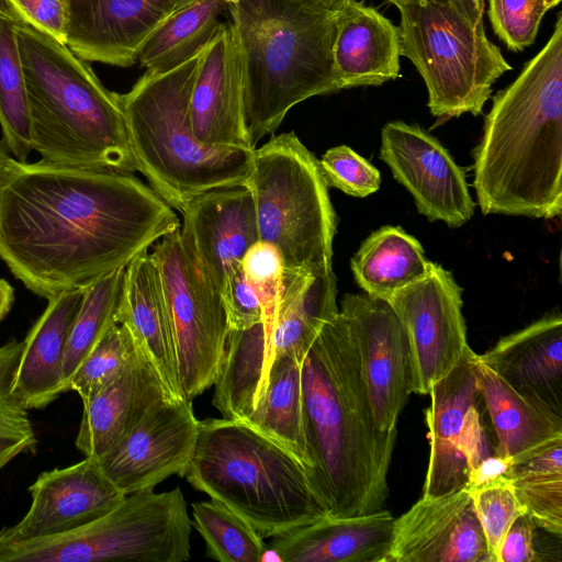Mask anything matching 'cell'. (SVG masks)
Returning a JSON list of instances; mask_svg holds the SVG:
<instances>
[{
    "label": "cell",
    "instance_id": "7",
    "mask_svg": "<svg viewBox=\"0 0 562 562\" xmlns=\"http://www.w3.org/2000/svg\"><path fill=\"white\" fill-rule=\"evenodd\" d=\"M187 481L247 520L262 538L328 514L303 464L241 420H199Z\"/></svg>",
    "mask_w": 562,
    "mask_h": 562
},
{
    "label": "cell",
    "instance_id": "44",
    "mask_svg": "<svg viewBox=\"0 0 562 562\" xmlns=\"http://www.w3.org/2000/svg\"><path fill=\"white\" fill-rule=\"evenodd\" d=\"M482 398L467 412L459 440V451L464 458L469 473L484 459L495 454L486 428L481 419Z\"/></svg>",
    "mask_w": 562,
    "mask_h": 562
},
{
    "label": "cell",
    "instance_id": "14",
    "mask_svg": "<svg viewBox=\"0 0 562 562\" xmlns=\"http://www.w3.org/2000/svg\"><path fill=\"white\" fill-rule=\"evenodd\" d=\"M340 313L352 333L371 408L381 430L396 428L411 389V355L404 327L391 305L348 293Z\"/></svg>",
    "mask_w": 562,
    "mask_h": 562
},
{
    "label": "cell",
    "instance_id": "50",
    "mask_svg": "<svg viewBox=\"0 0 562 562\" xmlns=\"http://www.w3.org/2000/svg\"><path fill=\"white\" fill-rule=\"evenodd\" d=\"M305 1L313 2V3L324 5L327 8H333L336 3H338L341 0H305Z\"/></svg>",
    "mask_w": 562,
    "mask_h": 562
},
{
    "label": "cell",
    "instance_id": "31",
    "mask_svg": "<svg viewBox=\"0 0 562 562\" xmlns=\"http://www.w3.org/2000/svg\"><path fill=\"white\" fill-rule=\"evenodd\" d=\"M224 0H200L175 11L145 41L137 61L149 74L170 71L199 55L216 36Z\"/></svg>",
    "mask_w": 562,
    "mask_h": 562
},
{
    "label": "cell",
    "instance_id": "6",
    "mask_svg": "<svg viewBox=\"0 0 562 562\" xmlns=\"http://www.w3.org/2000/svg\"><path fill=\"white\" fill-rule=\"evenodd\" d=\"M202 52L170 71L145 72L120 94L137 171L179 212L209 190L247 187L252 170L254 149L207 146L192 132L189 103Z\"/></svg>",
    "mask_w": 562,
    "mask_h": 562
},
{
    "label": "cell",
    "instance_id": "2",
    "mask_svg": "<svg viewBox=\"0 0 562 562\" xmlns=\"http://www.w3.org/2000/svg\"><path fill=\"white\" fill-rule=\"evenodd\" d=\"M301 370L313 490L333 516L383 509L397 428L381 430L375 423L356 342L340 311L324 324Z\"/></svg>",
    "mask_w": 562,
    "mask_h": 562
},
{
    "label": "cell",
    "instance_id": "16",
    "mask_svg": "<svg viewBox=\"0 0 562 562\" xmlns=\"http://www.w3.org/2000/svg\"><path fill=\"white\" fill-rule=\"evenodd\" d=\"M29 492V512L16 525L2 528L1 536L34 539L68 532L111 513L126 496L92 458L43 472Z\"/></svg>",
    "mask_w": 562,
    "mask_h": 562
},
{
    "label": "cell",
    "instance_id": "17",
    "mask_svg": "<svg viewBox=\"0 0 562 562\" xmlns=\"http://www.w3.org/2000/svg\"><path fill=\"white\" fill-rule=\"evenodd\" d=\"M244 88L240 47L228 20L203 49L191 90V128L202 144L255 149L247 132Z\"/></svg>",
    "mask_w": 562,
    "mask_h": 562
},
{
    "label": "cell",
    "instance_id": "20",
    "mask_svg": "<svg viewBox=\"0 0 562 562\" xmlns=\"http://www.w3.org/2000/svg\"><path fill=\"white\" fill-rule=\"evenodd\" d=\"M166 397L173 398L136 341L135 353L120 374L97 394L82 401L77 449L86 458L99 461L131 431L151 405Z\"/></svg>",
    "mask_w": 562,
    "mask_h": 562
},
{
    "label": "cell",
    "instance_id": "52",
    "mask_svg": "<svg viewBox=\"0 0 562 562\" xmlns=\"http://www.w3.org/2000/svg\"><path fill=\"white\" fill-rule=\"evenodd\" d=\"M561 0H546L547 9L550 10L559 4Z\"/></svg>",
    "mask_w": 562,
    "mask_h": 562
},
{
    "label": "cell",
    "instance_id": "49",
    "mask_svg": "<svg viewBox=\"0 0 562 562\" xmlns=\"http://www.w3.org/2000/svg\"><path fill=\"white\" fill-rule=\"evenodd\" d=\"M10 156L2 142H0V172Z\"/></svg>",
    "mask_w": 562,
    "mask_h": 562
},
{
    "label": "cell",
    "instance_id": "28",
    "mask_svg": "<svg viewBox=\"0 0 562 562\" xmlns=\"http://www.w3.org/2000/svg\"><path fill=\"white\" fill-rule=\"evenodd\" d=\"M474 374L495 434V454L514 462L562 437V416L516 392L477 355Z\"/></svg>",
    "mask_w": 562,
    "mask_h": 562
},
{
    "label": "cell",
    "instance_id": "47",
    "mask_svg": "<svg viewBox=\"0 0 562 562\" xmlns=\"http://www.w3.org/2000/svg\"><path fill=\"white\" fill-rule=\"evenodd\" d=\"M454 8L462 16L476 24L483 21L484 5L477 0H434Z\"/></svg>",
    "mask_w": 562,
    "mask_h": 562
},
{
    "label": "cell",
    "instance_id": "10",
    "mask_svg": "<svg viewBox=\"0 0 562 562\" xmlns=\"http://www.w3.org/2000/svg\"><path fill=\"white\" fill-rule=\"evenodd\" d=\"M150 255L170 311L180 389L183 397L193 400L214 385L222 366L228 323L221 291L179 229L155 243Z\"/></svg>",
    "mask_w": 562,
    "mask_h": 562
},
{
    "label": "cell",
    "instance_id": "27",
    "mask_svg": "<svg viewBox=\"0 0 562 562\" xmlns=\"http://www.w3.org/2000/svg\"><path fill=\"white\" fill-rule=\"evenodd\" d=\"M334 272L324 276L284 268L273 326L267 345V372L280 355L293 356L302 366L315 337L338 311Z\"/></svg>",
    "mask_w": 562,
    "mask_h": 562
},
{
    "label": "cell",
    "instance_id": "34",
    "mask_svg": "<svg viewBox=\"0 0 562 562\" xmlns=\"http://www.w3.org/2000/svg\"><path fill=\"white\" fill-rule=\"evenodd\" d=\"M125 267L83 286L82 302L71 325L63 363L65 391L69 382L105 333L117 324Z\"/></svg>",
    "mask_w": 562,
    "mask_h": 562
},
{
    "label": "cell",
    "instance_id": "41",
    "mask_svg": "<svg viewBox=\"0 0 562 562\" xmlns=\"http://www.w3.org/2000/svg\"><path fill=\"white\" fill-rule=\"evenodd\" d=\"M328 188L355 198H366L380 189V171L346 145L328 149L319 160Z\"/></svg>",
    "mask_w": 562,
    "mask_h": 562
},
{
    "label": "cell",
    "instance_id": "45",
    "mask_svg": "<svg viewBox=\"0 0 562 562\" xmlns=\"http://www.w3.org/2000/svg\"><path fill=\"white\" fill-rule=\"evenodd\" d=\"M535 529L536 524L529 515L519 516L503 540L498 562L540 561L533 543Z\"/></svg>",
    "mask_w": 562,
    "mask_h": 562
},
{
    "label": "cell",
    "instance_id": "25",
    "mask_svg": "<svg viewBox=\"0 0 562 562\" xmlns=\"http://www.w3.org/2000/svg\"><path fill=\"white\" fill-rule=\"evenodd\" d=\"M117 324L126 326L142 346L170 396L183 398L170 311L159 269L148 250L125 267Z\"/></svg>",
    "mask_w": 562,
    "mask_h": 562
},
{
    "label": "cell",
    "instance_id": "5",
    "mask_svg": "<svg viewBox=\"0 0 562 562\" xmlns=\"http://www.w3.org/2000/svg\"><path fill=\"white\" fill-rule=\"evenodd\" d=\"M243 59L250 144L273 134L300 102L341 89L334 68L335 10L305 0L227 4Z\"/></svg>",
    "mask_w": 562,
    "mask_h": 562
},
{
    "label": "cell",
    "instance_id": "46",
    "mask_svg": "<svg viewBox=\"0 0 562 562\" xmlns=\"http://www.w3.org/2000/svg\"><path fill=\"white\" fill-rule=\"evenodd\" d=\"M513 459L493 454L481 461L470 473L468 477L467 488L472 490L480 487L501 475H506Z\"/></svg>",
    "mask_w": 562,
    "mask_h": 562
},
{
    "label": "cell",
    "instance_id": "1",
    "mask_svg": "<svg viewBox=\"0 0 562 562\" xmlns=\"http://www.w3.org/2000/svg\"><path fill=\"white\" fill-rule=\"evenodd\" d=\"M180 221L132 172L19 161L0 172V258L48 299L126 267Z\"/></svg>",
    "mask_w": 562,
    "mask_h": 562
},
{
    "label": "cell",
    "instance_id": "30",
    "mask_svg": "<svg viewBox=\"0 0 562 562\" xmlns=\"http://www.w3.org/2000/svg\"><path fill=\"white\" fill-rule=\"evenodd\" d=\"M431 262L413 235L397 226H383L363 240L350 267L366 294L387 301L396 291L425 278Z\"/></svg>",
    "mask_w": 562,
    "mask_h": 562
},
{
    "label": "cell",
    "instance_id": "36",
    "mask_svg": "<svg viewBox=\"0 0 562 562\" xmlns=\"http://www.w3.org/2000/svg\"><path fill=\"white\" fill-rule=\"evenodd\" d=\"M23 341L12 339L0 347V471L21 453L34 454L37 439L27 408L12 392Z\"/></svg>",
    "mask_w": 562,
    "mask_h": 562
},
{
    "label": "cell",
    "instance_id": "38",
    "mask_svg": "<svg viewBox=\"0 0 562 562\" xmlns=\"http://www.w3.org/2000/svg\"><path fill=\"white\" fill-rule=\"evenodd\" d=\"M474 512L483 530L491 562H498L503 540L513 522L526 514L510 479L501 475L469 490Z\"/></svg>",
    "mask_w": 562,
    "mask_h": 562
},
{
    "label": "cell",
    "instance_id": "11",
    "mask_svg": "<svg viewBox=\"0 0 562 562\" xmlns=\"http://www.w3.org/2000/svg\"><path fill=\"white\" fill-rule=\"evenodd\" d=\"M386 302L407 336L412 393L426 395L471 349L462 289L450 271L431 262L425 278L396 291Z\"/></svg>",
    "mask_w": 562,
    "mask_h": 562
},
{
    "label": "cell",
    "instance_id": "9",
    "mask_svg": "<svg viewBox=\"0 0 562 562\" xmlns=\"http://www.w3.org/2000/svg\"><path fill=\"white\" fill-rule=\"evenodd\" d=\"M401 55L422 76L430 113L443 122L464 113L480 115L493 85L512 66L485 32L449 4L396 0Z\"/></svg>",
    "mask_w": 562,
    "mask_h": 562
},
{
    "label": "cell",
    "instance_id": "40",
    "mask_svg": "<svg viewBox=\"0 0 562 562\" xmlns=\"http://www.w3.org/2000/svg\"><path fill=\"white\" fill-rule=\"evenodd\" d=\"M240 265L246 280L257 293L263 308L267 348L284 270L283 260L280 251L272 244L258 240L245 252Z\"/></svg>",
    "mask_w": 562,
    "mask_h": 562
},
{
    "label": "cell",
    "instance_id": "54",
    "mask_svg": "<svg viewBox=\"0 0 562 562\" xmlns=\"http://www.w3.org/2000/svg\"><path fill=\"white\" fill-rule=\"evenodd\" d=\"M477 1H479L481 4H483V5H484V1H485V0H477Z\"/></svg>",
    "mask_w": 562,
    "mask_h": 562
},
{
    "label": "cell",
    "instance_id": "53",
    "mask_svg": "<svg viewBox=\"0 0 562 562\" xmlns=\"http://www.w3.org/2000/svg\"><path fill=\"white\" fill-rule=\"evenodd\" d=\"M238 1H239V0H224V2H225L226 4H234V3L238 2Z\"/></svg>",
    "mask_w": 562,
    "mask_h": 562
},
{
    "label": "cell",
    "instance_id": "37",
    "mask_svg": "<svg viewBox=\"0 0 562 562\" xmlns=\"http://www.w3.org/2000/svg\"><path fill=\"white\" fill-rule=\"evenodd\" d=\"M136 350V341L126 326L113 325L79 366L69 382L82 401L112 382Z\"/></svg>",
    "mask_w": 562,
    "mask_h": 562
},
{
    "label": "cell",
    "instance_id": "15",
    "mask_svg": "<svg viewBox=\"0 0 562 562\" xmlns=\"http://www.w3.org/2000/svg\"><path fill=\"white\" fill-rule=\"evenodd\" d=\"M386 562H491L469 490L422 496L394 518Z\"/></svg>",
    "mask_w": 562,
    "mask_h": 562
},
{
    "label": "cell",
    "instance_id": "24",
    "mask_svg": "<svg viewBox=\"0 0 562 562\" xmlns=\"http://www.w3.org/2000/svg\"><path fill=\"white\" fill-rule=\"evenodd\" d=\"M394 517L386 509L352 517L325 514L273 537L281 562H386Z\"/></svg>",
    "mask_w": 562,
    "mask_h": 562
},
{
    "label": "cell",
    "instance_id": "35",
    "mask_svg": "<svg viewBox=\"0 0 562 562\" xmlns=\"http://www.w3.org/2000/svg\"><path fill=\"white\" fill-rule=\"evenodd\" d=\"M191 524L206 546V555L221 562H260L267 544L252 526L225 505L211 499L192 503Z\"/></svg>",
    "mask_w": 562,
    "mask_h": 562
},
{
    "label": "cell",
    "instance_id": "21",
    "mask_svg": "<svg viewBox=\"0 0 562 562\" xmlns=\"http://www.w3.org/2000/svg\"><path fill=\"white\" fill-rule=\"evenodd\" d=\"M475 357L470 349L429 389L430 404L425 411L429 459L423 497H438L467 486L469 469L458 446L468 409L482 398L474 374Z\"/></svg>",
    "mask_w": 562,
    "mask_h": 562
},
{
    "label": "cell",
    "instance_id": "51",
    "mask_svg": "<svg viewBox=\"0 0 562 562\" xmlns=\"http://www.w3.org/2000/svg\"><path fill=\"white\" fill-rule=\"evenodd\" d=\"M200 0H177L175 11L181 10Z\"/></svg>",
    "mask_w": 562,
    "mask_h": 562
},
{
    "label": "cell",
    "instance_id": "33",
    "mask_svg": "<svg viewBox=\"0 0 562 562\" xmlns=\"http://www.w3.org/2000/svg\"><path fill=\"white\" fill-rule=\"evenodd\" d=\"M0 127L2 144L19 161L33 150L32 122L19 52L15 15L0 0Z\"/></svg>",
    "mask_w": 562,
    "mask_h": 562
},
{
    "label": "cell",
    "instance_id": "22",
    "mask_svg": "<svg viewBox=\"0 0 562 562\" xmlns=\"http://www.w3.org/2000/svg\"><path fill=\"white\" fill-rule=\"evenodd\" d=\"M479 359L522 396L562 416V317L504 336Z\"/></svg>",
    "mask_w": 562,
    "mask_h": 562
},
{
    "label": "cell",
    "instance_id": "23",
    "mask_svg": "<svg viewBox=\"0 0 562 562\" xmlns=\"http://www.w3.org/2000/svg\"><path fill=\"white\" fill-rule=\"evenodd\" d=\"M333 8V59L341 89L397 79L402 56L398 26L358 0H341Z\"/></svg>",
    "mask_w": 562,
    "mask_h": 562
},
{
    "label": "cell",
    "instance_id": "4",
    "mask_svg": "<svg viewBox=\"0 0 562 562\" xmlns=\"http://www.w3.org/2000/svg\"><path fill=\"white\" fill-rule=\"evenodd\" d=\"M15 15V14H14ZM33 150L54 165L137 170L120 94L66 44L15 15Z\"/></svg>",
    "mask_w": 562,
    "mask_h": 562
},
{
    "label": "cell",
    "instance_id": "43",
    "mask_svg": "<svg viewBox=\"0 0 562 562\" xmlns=\"http://www.w3.org/2000/svg\"><path fill=\"white\" fill-rule=\"evenodd\" d=\"M23 22L66 44L69 0H3Z\"/></svg>",
    "mask_w": 562,
    "mask_h": 562
},
{
    "label": "cell",
    "instance_id": "55",
    "mask_svg": "<svg viewBox=\"0 0 562 562\" xmlns=\"http://www.w3.org/2000/svg\"><path fill=\"white\" fill-rule=\"evenodd\" d=\"M387 1L391 2V3H394L396 0H387Z\"/></svg>",
    "mask_w": 562,
    "mask_h": 562
},
{
    "label": "cell",
    "instance_id": "13",
    "mask_svg": "<svg viewBox=\"0 0 562 562\" xmlns=\"http://www.w3.org/2000/svg\"><path fill=\"white\" fill-rule=\"evenodd\" d=\"M199 431L192 400L162 398L99 463L125 494L153 491L177 474L184 476Z\"/></svg>",
    "mask_w": 562,
    "mask_h": 562
},
{
    "label": "cell",
    "instance_id": "48",
    "mask_svg": "<svg viewBox=\"0 0 562 562\" xmlns=\"http://www.w3.org/2000/svg\"><path fill=\"white\" fill-rule=\"evenodd\" d=\"M13 303V288L7 280L0 279V324L11 311Z\"/></svg>",
    "mask_w": 562,
    "mask_h": 562
},
{
    "label": "cell",
    "instance_id": "29",
    "mask_svg": "<svg viewBox=\"0 0 562 562\" xmlns=\"http://www.w3.org/2000/svg\"><path fill=\"white\" fill-rule=\"evenodd\" d=\"M290 355L276 357L263 396L241 422L290 451L305 468L313 467L302 389V370Z\"/></svg>",
    "mask_w": 562,
    "mask_h": 562
},
{
    "label": "cell",
    "instance_id": "18",
    "mask_svg": "<svg viewBox=\"0 0 562 562\" xmlns=\"http://www.w3.org/2000/svg\"><path fill=\"white\" fill-rule=\"evenodd\" d=\"M177 0H69L66 45L86 61L130 67Z\"/></svg>",
    "mask_w": 562,
    "mask_h": 562
},
{
    "label": "cell",
    "instance_id": "42",
    "mask_svg": "<svg viewBox=\"0 0 562 562\" xmlns=\"http://www.w3.org/2000/svg\"><path fill=\"white\" fill-rule=\"evenodd\" d=\"M220 291L227 316L228 330H241L263 323L262 305L257 293L246 280L240 261L228 267Z\"/></svg>",
    "mask_w": 562,
    "mask_h": 562
},
{
    "label": "cell",
    "instance_id": "3",
    "mask_svg": "<svg viewBox=\"0 0 562 562\" xmlns=\"http://www.w3.org/2000/svg\"><path fill=\"white\" fill-rule=\"evenodd\" d=\"M473 159V184L484 215L561 216V12L544 46L493 97Z\"/></svg>",
    "mask_w": 562,
    "mask_h": 562
},
{
    "label": "cell",
    "instance_id": "8",
    "mask_svg": "<svg viewBox=\"0 0 562 562\" xmlns=\"http://www.w3.org/2000/svg\"><path fill=\"white\" fill-rule=\"evenodd\" d=\"M247 187L259 239L280 251L284 268L331 272L337 215L319 160L294 132L272 135L254 149Z\"/></svg>",
    "mask_w": 562,
    "mask_h": 562
},
{
    "label": "cell",
    "instance_id": "12",
    "mask_svg": "<svg viewBox=\"0 0 562 562\" xmlns=\"http://www.w3.org/2000/svg\"><path fill=\"white\" fill-rule=\"evenodd\" d=\"M380 159L429 222L441 221L454 228L473 216L475 203L463 169L436 137L417 124L386 123L381 132Z\"/></svg>",
    "mask_w": 562,
    "mask_h": 562
},
{
    "label": "cell",
    "instance_id": "19",
    "mask_svg": "<svg viewBox=\"0 0 562 562\" xmlns=\"http://www.w3.org/2000/svg\"><path fill=\"white\" fill-rule=\"evenodd\" d=\"M181 213L183 244L220 289L228 267L260 240L251 191L244 186L209 190Z\"/></svg>",
    "mask_w": 562,
    "mask_h": 562
},
{
    "label": "cell",
    "instance_id": "39",
    "mask_svg": "<svg viewBox=\"0 0 562 562\" xmlns=\"http://www.w3.org/2000/svg\"><path fill=\"white\" fill-rule=\"evenodd\" d=\"M546 0H488V19L497 37L515 53L533 44Z\"/></svg>",
    "mask_w": 562,
    "mask_h": 562
},
{
    "label": "cell",
    "instance_id": "26",
    "mask_svg": "<svg viewBox=\"0 0 562 562\" xmlns=\"http://www.w3.org/2000/svg\"><path fill=\"white\" fill-rule=\"evenodd\" d=\"M83 286L47 299L48 304L23 340L12 392L27 409L44 408L66 392L63 363Z\"/></svg>",
    "mask_w": 562,
    "mask_h": 562
},
{
    "label": "cell",
    "instance_id": "32",
    "mask_svg": "<svg viewBox=\"0 0 562 562\" xmlns=\"http://www.w3.org/2000/svg\"><path fill=\"white\" fill-rule=\"evenodd\" d=\"M506 476L536 526L561 537L562 437L514 461Z\"/></svg>",
    "mask_w": 562,
    "mask_h": 562
}]
</instances>
